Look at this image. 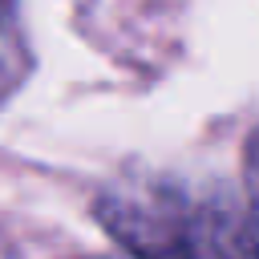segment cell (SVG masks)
Returning a JSON list of instances; mask_svg holds the SVG:
<instances>
[{
    "label": "cell",
    "mask_w": 259,
    "mask_h": 259,
    "mask_svg": "<svg viewBox=\"0 0 259 259\" xmlns=\"http://www.w3.org/2000/svg\"><path fill=\"white\" fill-rule=\"evenodd\" d=\"M101 219L138 259H259V239L239 214L182 190L109 194Z\"/></svg>",
    "instance_id": "cell-1"
},
{
    "label": "cell",
    "mask_w": 259,
    "mask_h": 259,
    "mask_svg": "<svg viewBox=\"0 0 259 259\" xmlns=\"http://www.w3.org/2000/svg\"><path fill=\"white\" fill-rule=\"evenodd\" d=\"M247 198H251V210H255V223H259V134L247 142Z\"/></svg>",
    "instance_id": "cell-3"
},
{
    "label": "cell",
    "mask_w": 259,
    "mask_h": 259,
    "mask_svg": "<svg viewBox=\"0 0 259 259\" xmlns=\"http://www.w3.org/2000/svg\"><path fill=\"white\" fill-rule=\"evenodd\" d=\"M28 73V45H24V28L16 20V4L0 0V101L24 81Z\"/></svg>",
    "instance_id": "cell-2"
}]
</instances>
